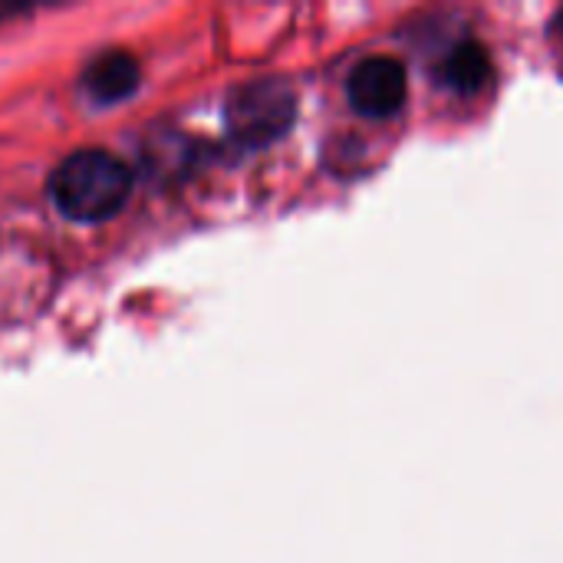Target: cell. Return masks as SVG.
I'll list each match as a JSON object with an SVG mask.
<instances>
[{"instance_id":"6da1fadb","label":"cell","mask_w":563,"mask_h":563,"mask_svg":"<svg viewBox=\"0 0 563 563\" xmlns=\"http://www.w3.org/2000/svg\"><path fill=\"white\" fill-rule=\"evenodd\" d=\"M49 195L69 221L99 224L122 211L132 195V175L115 155L82 148L59 162L49 178Z\"/></svg>"},{"instance_id":"7a4b0ae2","label":"cell","mask_w":563,"mask_h":563,"mask_svg":"<svg viewBox=\"0 0 563 563\" xmlns=\"http://www.w3.org/2000/svg\"><path fill=\"white\" fill-rule=\"evenodd\" d=\"M294 119H297V99L294 89L280 79L247 82L228 102V129L247 148L271 145L294 125Z\"/></svg>"},{"instance_id":"3957f363","label":"cell","mask_w":563,"mask_h":563,"mask_svg":"<svg viewBox=\"0 0 563 563\" xmlns=\"http://www.w3.org/2000/svg\"><path fill=\"white\" fill-rule=\"evenodd\" d=\"M346 99L366 119H389L409 99V73L396 56H366L346 79Z\"/></svg>"},{"instance_id":"277c9868","label":"cell","mask_w":563,"mask_h":563,"mask_svg":"<svg viewBox=\"0 0 563 563\" xmlns=\"http://www.w3.org/2000/svg\"><path fill=\"white\" fill-rule=\"evenodd\" d=\"M82 86H86L89 99L99 102V106L122 102V99L132 96L135 86H139V63H135L129 53H122V49L102 53V56L92 59L89 69L82 73Z\"/></svg>"},{"instance_id":"5b68a950","label":"cell","mask_w":563,"mask_h":563,"mask_svg":"<svg viewBox=\"0 0 563 563\" xmlns=\"http://www.w3.org/2000/svg\"><path fill=\"white\" fill-rule=\"evenodd\" d=\"M492 76H495L492 53L478 40H462L442 63V82L459 96L482 92L492 82Z\"/></svg>"},{"instance_id":"8992f818","label":"cell","mask_w":563,"mask_h":563,"mask_svg":"<svg viewBox=\"0 0 563 563\" xmlns=\"http://www.w3.org/2000/svg\"><path fill=\"white\" fill-rule=\"evenodd\" d=\"M554 33L561 36V43H563V13H558V16H554Z\"/></svg>"}]
</instances>
